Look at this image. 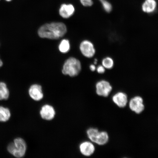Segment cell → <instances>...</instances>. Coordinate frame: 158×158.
<instances>
[{"label":"cell","mask_w":158,"mask_h":158,"mask_svg":"<svg viewBox=\"0 0 158 158\" xmlns=\"http://www.w3.org/2000/svg\"><path fill=\"white\" fill-rule=\"evenodd\" d=\"M156 6L155 0H145L142 5V9L144 12L151 13L155 10Z\"/></svg>","instance_id":"12"},{"label":"cell","mask_w":158,"mask_h":158,"mask_svg":"<svg viewBox=\"0 0 158 158\" xmlns=\"http://www.w3.org/2000/svg\"><path fill=\"white\" fill-rule=\"evenodd\" d=\"M80 2L84 6H91L93 4L92 0H80Z\"/></svg>","instance_id":"20"},{"label":"cell","mask_w":158,"mask_h":158,"mask_svg":"<svg viewBox=\"0 0 158 158\" xmlns=\"http://www.w3.org/2000/svg\"><path fill=\"white\" fill-rule=\"evenodd\" d=\"M30 97L35 101H39L44 97L42 87L38 84H33L30 86L28 90Z\"/></svg>","instance_id":"7"},{"label":"cell","mask_w":158,"mask_h":158,"mask_svg":"<svg viewBox=\"0 0 158 158\" xmlns=\"http://www.w3.org/2000/svg\"><path fill=\"white\" fill-rule=\"evenodd\" d=\"M81 69V65L80 61L78 59L72 57L67 59L64 63L62 72L65 75L73 77L77 76Z\"/></svg>","instance_id":"3"},{"label":"cell","mask_w":158,"mask_h":158,"mask_svg":"<svg viewBox=\"0 0 158 158\" xmlns=\"http://www.w3.org/2000/svg\"><path fill=\"white\" fill-rule=\"evenodd\" d=\"M74 11V7L72 5L63 4L59 9V13L61 17L68 19L73 15Z\"/></svg>","instance_id":"11"},{"label":"cell","mask_w":158,"mask_h":158,"mask_svg":"<svg viewBox=\"0 0 158 158\" xmlns=\"http://www.w3.org/2000/svg\"><path fill=\"white\" fill-rule=\"evenodd\" d=\"M80 49L82 54L87 58H92L95 53L93 44L88 40H84L81 43Z\"/></svg>","instance_id":"6"},{"label":"cell","mask_w":158,"mask_h":158,"mask_svg":"<svg viewBox=\"0 0 158 158\" xmlns=\"http://www.w3.org/2000/svg\"><path fill=\"white\" fill-rule=\"evenodd\" d=\"M90 70L93 71V72L96 69V66L94 64L91 65L90 66Z\"/></svg>","instance_id":"22"},{"label":"cell","mask_w":158,"mask_h":158,"mask_svg":"<svg viewBox=\"0 0 158 158\" xmlns=\"http://www.w3.org/2000/svg\"><path fill=\"white\" fill-rule=\"evenodd\" d=\"M6 1H7V2H10L11 1V0H6Z\"/></svg>","instance_id":"25"},{"label":"cell","mask_w":158,"mask_h":158,"mask_svg":"<svg viewBox=\"0 0 158 158\" xmlns=\"http://www.w3.org/2000/svg\"><path fill=\"white\" fill-rule=\"evenodd\" d=\"M80 150L82 155L88 157L94 154L95 147L94 144L91 142L85 141L80 144Z\"/></svg>","instance_id":"10"},{"label":"cell","mask_w":158,"mask_h":158,"mask_svg":"<svg viewBox=\"0 0 158 158\" xmlns=\"http://www.w3.org/2000/svg\"><path fill=\"white\" fill-rule=\"evenodd\" d=\"M129 107L136 114H141L145 109L143 98L139 96L132 98L129 102Z\"/></svg>","instance_id":"5"},{"label":"cell","mask_w":158,"mask_h":158,"mask_svg":"<svg viewBox=\"0 0 158 158\" xmlns=\"http://www.w3.org/2000/svg\"><path fill=\"white\" fill-rule=\"evenodd\" d=\"M59 48L61 52H68L70 49V44L69 41L66 39L63 40L59 45Z\"/></svg>","instance_id":"17"},{"label":"cell","mask_w":158,"mask_h":158,"mask_svg":"<svg viewBox=\"0 0 158 158\" xmlns=\"http://www.w3.org/2000/svg\"><path fill=\"white\" fill-rule=\"evenodd\" d=\"M97 59H95L94 61V64H97Z\"/></svg>","instance_id":"24"},{"label":"cell","mask_w":158,"mask_h":158,"mask_svg":"<svg viewBox=\"0 0 158 158\" xmlns=\"http://www.w3.org/2000/svg\"><path fill=\"white\" fill-rule=\"evenodd\" d=\"M100 1H102V0H100Z\"/></svg>","instance_id":"26"},{"label":"cell","mask_w":158,"mask_h":158,"mask_svg":"<svg viewBox=\"0 0 158 158\" xmlns=\"http://www.w3.org/2000/svg\"><path fill=\"white\" fill-rule=\"evenodd\" d=\"M112 100L118 107L123 108L127 105L128 102L127 96L123 92H118L113 96Z\"/></svg>","instance_id":"9"},{"label":"cell","mask_w":158,"mask_h":158,"mask_svg":"<svg viewBox=\"0 0 158 158\" xmlns=\"http://www.w3.org/2000/svg\"><path fill=\"white\" fill-rule=\"evenodd\" d=\"M10 116V112L8 108L0 106V122H7L9 120Z\"/></svg>","instance_id":"15"},{"label":"cell","mask_w":158,"mask_h":158,"mask_svg":"<svg viewBox=\"0 0 158 158\" xmlns=\"http://www.w3.org/2000/svg\"><path fill=\"white\" fill-rule=\"evenodd\" d=\"M40 114L43 119L51 120L54 118L56 111L53 106L50 105L45 104L41 107Z\"/></svg>","instance_id":"8"},{"label":"cell","mask_w":158,"mask_h":158,"mask_svg":"<svg viewBox=\"0 0 158 158\" xmlns=\"http://www.w3.org/2000/svg\"><path fill=\"white\" fill-rule=\"evenodd\" d=\"M9 91L5 83L0 82V100H7L9 97Z\"/></svg>","instance_id":"14"},{"label":"cell","mask_w":158,"mask_h":158,"mask_svg":"<svg viewBox=\"0 0 158 158\" xmlns=\"http://www.w3.org/2000/svg\"><path fill=\"white\" fill-rule=\"evenodd\" d=\"M96 92L98 95L107 97L112 90L110 83L105 80L98 82L96 84Z\"/></svg>","instance_id":"4"},{"label":"cell","mask_w":158,"mask_h":158,"mask_svg":"<svg viewBox=\"0 0 158 158\" xmlns=\"http://www.w3.org/2000/svg\"><path fill=\"white\" fill-rule=\"evenodd\" d=\"M98 72V73L102 74L105 72V69L103 66H99L98 67L97 69Z\"/></svg>","instance_id":"21"},{"label":"cell","mask_w":158,"mask_h":158,"mask_svg":"<svg viewBox=\"0 0 158 158\" xmlns=\"http://www.w3.org/2000/svg\"><path fill=\"white\" fill-rule=\"evenodd\" d=\"M99 132L97 128H89L87 131V134L88 137L90 141L95 143L97 136Z\"/></svg>","instance_id":"16"},{"label":"cell","mask_w":158,"mask_h":158,"mask_svg":"<svg viewBox=\"0 0 158 158\" xmlns=\"http://www.w3.org/2000/svg\"><path fill=\"white\" fill-rule=\"evenodd\" d=\"M102 64L105 68L110 69L114 66V62L113 59L110 57H106L102 61Z\"/></svg>","instance_id":"18"},{"label":"cell","mask_w":158,"mask_h":158,"mask_svg":"<svg viewBox=\"0 0 158 158\" xmlns=\"http://www.w3.org/2000/svg\"><path fill=\"white\" fill-rule=\"evenodd\" d=\"M7 151L14 156L22 158L24 156L26 152V143L23 138H15L13 143H10L7 147Z\"/></svg>","instance_id":"2"},{"label":"cell","mask_w":158,"mask_h":158,"mask_svg":"<svg viewBox=\"0 0 158 158\" xmlns=\"http://www.w3.org/2000/svg\"><path fill=\"white\" fill-rule=\"evenodd\" d=\"M101 3L105 10L108 13H110L111 11L112 6L110 3L106 0H102Z\"/></svg>","instance_id":"19"},{"label":"cell","mask_w":158,"mask_h":158,"mask_svg":"<svg viewBox=\"0 0 158 158\" xmlns=\"http://www.w3.org/2000/svg\"><path fill=\"white\" fill-rule=\"evenodd\" d=\"M66 32L67 27L64 23L55 22L42 26L38 33L41 38L58 39L64 36Z\"/></svg>","instance_id":"1"},{"label":"cell","mask_w":158,"mask_h":158,"mask_svg":"<svg viewBox=\"0 0 158 158\" xmlns=\"http://www.w3.org/2000/svg\"><path fill=\"white\" fill-rule=\"evenodd\" d=\"M3 65V62L2 60H1V58H0V68H1Z\"/></svg>","instance_id":"23"},{"label":"cell","mask_w":158,"mask_h":158,"mask_svg":"<svg viewBox=\"0 0 158 158\" xmlns=\"http://www.w3.org/2000/svg\"><path fill=\"white\" fill-rule=\"evenodd\" d=\"M109 140V136L107 132H99L97 137L95 143L98 145H103L107 143Z\"/></svg>","instance_id":"13"}]
</instances>
